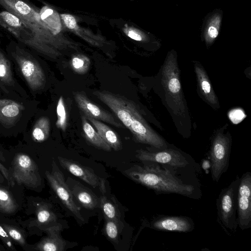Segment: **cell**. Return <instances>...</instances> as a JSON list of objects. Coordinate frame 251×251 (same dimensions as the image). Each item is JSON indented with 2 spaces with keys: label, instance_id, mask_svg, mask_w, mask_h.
Segmentation results:
<instances>
[{
  "label": "cell",
  "instance_id": "obj_35",
  "mask_svg": "<svg viewBox=\"0 0 251 251\" xmlns=\"http://www.w3.org/2000/svg\"><path fill=\"white\" fill-rule=\"evenodd\" d=\"M128 37L136 41H141L144 40L145 38L142 35L134 30H129L127 33Z\"/></svg>",
  "mask_w": 251,
  "mask_h": 251
},
{
  "label": "cell",
  "instance_id": "obj_20",
  "mask_svg": "<svg viewBox=\"0 0 251 251\" xmlns=\"http://www.w3.org/2000/svg\"><path fill=\"white\" fill-rule=\"evenodd\" d=\"M94 126L103 140L114 151L122 150V144L118 135L109 126L101 121L90 117H86Z\"/></svg>",
  "mask_w": 251,
  "mask_h": 251
},
{
  "label": "cell",
  "instance_id": "obj_30",
  "mask_svg": "<svg viewBox=\"0 0 251 251\" xmlns=\"http://www.w3.org/2000/svg\"><path fill=\"white\" fill-rule=\"evenodd\" d=\"M116 221L105 219L104 227L105 234L111 241L117 243L120 230V223Z\"/></svg>",
  "mask_w": 251,
  "mask_h": 251
},
{
  "label": "cell",
  "instance_id": "obj_27",
  "mask_svg": "<svg viewBox=\"0 0 251 251\" xmlns=\"http://www.w3.org/2000/svg\"><path fill=\"white\" fill-rule=\"evenodd\" d=\"M70 64L74 72L77 74L83 75L88 71L91 62L86 56L77 55L72 57Z\"/></svg>",
  "mask_w": 251,
  "mask_h": 251
},
{
  "label": "cell",
  "instance_id": "obj_18",
  "mask_svg": "<svg viewBox=\"0 0 251 251\" xmlns=\"http://www.w3.org/2000/svg\"><path fill=\"white\" fill-rule=\"evenodd\" d=\"M61 226L58 224L46 227L45 229L48 235L43 238L34 247L33 250L40 251H64L66 242L60 237L59 232Z\"/></svg>",
  "mask_w": 251,
  "mask_h": 251
},
{
  "label": "cell",
  "instance_id": "obj_25",
  "mask_svg": "<svg viewBox=\"0 0 251 251\" xmlns=\"http://www.w3.org/2000/svg\"><path fill=\"white\" fill-rule=\"evenodd\" d=\"M37 219L41 225H50V226L58 224L55 214L45 204L40 205L37 211Z\"/></svg>",
  "mask_w": 251,
  "mask_h": 251
},
{
  "label": "cell",
  "instance_id": "obj_10",
  "mask_svg": "<svg viewBox=\"0 0 251 251\" xmlns=\"http://www.w3.org/2000/svg\"><path fill=\"white\" fill-rule=\"evenodd\" d=\"M0 25L10 32L22 43L41 51L39 45L31 31L15 15L7 10L0 12Z\"/></svg>",
  "mask_w": 251,
  "mask_h": 251
},
{
  "label": "cell",
  "instance_id": "obj_34",
  "mask_svg": "<svg viewBox=\"0 0 251 251\" xmlns=\"http://www.w3.org/2000/svg\"><path fill=\"white\" fill-rule=\"evenodd\" d=\"M0 171L4 177L8 181L9 185L12 187L14 186V185H15V182L13 178L12 177L11 175H10L8 169H7L5 167V166L0 163Z\"/></svg>",
  "mask_w": 251,
  "mask_h": 251
},
{
  "label": "cell",
  "instance_id": "obj_17",
  "mask_svg": "<svg viewBox=\"0 0 251 251\" xmlns=\"http://www.w3.org/2000/svg\"><path fill=\"white\" fill-rule=\"evenodd\" d=\"M74 198L84 208L92 210L99 203L98 198L90 189L78 181L68 177L66 180Z\"/></svg>",
  "mask_w": 251,
  "mask_h": 251
},
{
  "label": "cell",
  "instance_id": "obj_13",
  "mask_svg": "<svg viewBox=\"0 0 251 251\" xmlns=\"http://www.w3.org/2000/svg\"><path fill=\"white\" fill-rule=\"evenodd\" d=\"M74 98L79 109L85 117H90L106 122L118 128L123 126L109 112L92 102L87 96L80 92L74 93Z\"/></svg>",
  "mask_w": 251,
  "mask_h": 251
},
{
  "label": "cell",
  "instance_id": "obj_14",
  "mask_svg": "<svg viewBox=\"0 0 251 251\" xmlns=\"http://www.w3.org/2000/svg\"><path fill=\"white\" fill-rule=\"evenodd\" d=\"M58 160L61 166L71 174L93 187H99L103 193L105 192L104 180L95 174L91 168L77 161L60 156L58 157Z\"/></svg>",
  "mask_w": 251,
  "mask_h": 251
},
{
  "label": "cell",
  "instance_id": "obj_28",
  "mask_svg": "<svg viewBox=\"0 0 251 251\" xmlns=\"http://www.w3.org/2000/svg\"><path fill=\"white\" fill-rule=\"evenodd\" d=\"M0 80L7 85H12L14 82L10 62L0 51Z\"/></svg>",
  "mask_w": 251,
  "mask_h": 251
},
{
  "label": "cell",
  "instance_id": "obj_16",
  "mask_svg": "<svg viewBox=\"0 0 251 251\" xmlns=\"http://www.w3.org/2000/svg\"><path fill=\"white\" fill-rule=\"evenodd\" d=\"M223 12L216 9L208 13L203 19L201 36L207 47L211 46L217 38L222 24Z\"/></svg>",
  "mask_w": 251,
  "mask_h": 251
},
{
  "label": "cell",
  "instance_id": "obj_21",
  "mask_svg": "<svg viewBox=\"0 0 251 251\" xmlns=\"http://www.w3.org/2000/svg\"><path fill=\"white\" fill-rule=\"evenodd\" d=\"M195 70L200 91L207 102L214 106H219L217 96L213 89L208 75L203 68L195 64Z\"/></svg>",
  "mask_w": 251,
  "mask_h": 251
},
{
  "label": "cell",
  "instance_id": "obj_4",
  "mask_svg": "<svg viewBox=\"0 0 251 251\" xmlns=\"http://www.w3.org/2000/svg\"><path fill=\"white\" fill-rule=\"evenodd\" d=\"M93 94L112 110L126 128L129 129L133 117L140 113L134 103L124 96L105 90L96 91Z\"/></svg>",
  "mask_w": 251,
  "mask_h": 251
},
{
  "label": "cell",
  "instance_id": "obj_15",
  "mask_svg": "<svg viewBox=\"0 0 251 251\" xmlns=\"http://www.w3.org/2000/svg\"><path fill=\"white\" fill-rule=\"evenodd\" d=\"M151 226L154 229L164 231L188 232L194 228L193 220L184 216H159L152 220Z\"/></svg>",
  "mask_w": 251,
  "mask_h": 251
},
{
  "label": "cell",
  "instance_id": "obj_38",
  "mask_svg": "<svg viewBox=\"0 0 251 251\" xmlns=\"http://www.w3.org/2000/svg\"><path fill=\"white\" fill-rule=\"evenodd\" d=\"M0 250H1L0 249Z\"/></svg>",
  "mask_w": 251,
  "mask_h": 251
},
{
  "label": "cell",
  "instance_id": "obj_32",
  "mask_svg": "<svg viewBox=\"0 0 251 251\" xmlns=\"http://www.w3.org/2000/svg\"><path fill=\"white\" fill-rule=\"evenodd\" d=\"M0 238L5 245L11 250H15L12 243V239L8 234L5 230L0 226Z\"/></svg>",
  "mask_w": 251,
  "mask_h": 251
},
{
  "label": "cell",
  "instance_id": "obj_8",
  "mask_svg": "<svg viewBox=\"0 0 251 251\" xmlns=\"http://www.w3.org/2000/svg\"><path fill=\"white\" fill-rule=\"evenodd\" d=\"M237 222L242 230L251 226V173L240 177L237 192Z\"/></svg>",
  "mask_w": 251,
  "mask_h": 251
},
{
  "label": "cell",
  "instance_id": "obj_26",
  "mask_svg": "<svg viewBox=\"0 0 251 251\" xmlns=\"http://www.w3.org/2000/svg\"><path fill=\"white\" fill-rule=\"evenodd\" d=\"M100 202L105 219L121 222L120 216L117 208L105 196H102L100 198Z\"/></svg>",
  "mask_w": 251,
  "mask_h": 251
},
{
  "label": "cell",
  "instance_id": "obj_37",
  "mask_svg": "<svg viewBox=\"0 0 251 251\" xmlns=\"http://www.w3.org/2000/svg\"><path fill=\"white\" fill-rule=\"evenodd\" d=\"M4 181L3 177L0 174V183L3 182Z\"/></svg>",
  "mask_w": 251,
  "mask_h": 251
},
{
  "label": "cell",
  "instance_id": "obj_36",
  "mask_svg": "<svg viewBox=\"0 0 251 251\" xmlns=\"http://www.w3.org/2000/svg\"><path fill=\"white\" fill-rule=\"evenodd\" d=\"M53 12V11L51 9L49 8L46 9L42 14H41V18L42 20H44L48 16L52 14Z\"/></svg>",
  "mask_w": 251,
  "mask_h": 251
},
{
  "label": "cell",
  "instance_id": "obj_29",
  "mask_svg": "<svg viewBox=\"0 0 251 251\" xmlns=\"http://www.w3.org/2000/svg\"><path fill=\"white\" fill-rule=\"evenodd\" d=\"M57 121L56 126L57 128L65 131L66 129L68 118L64 98L60 96L56 106Z\"/></svg>",
  "mask_w": 251,
  "mask_h": 251
},
{
  "label": "cell",
  "instance_id": "obj_1",
  "mask_svg": "<svg viewBox=\"0 0 251 251\" xmlns=\"http://www.w3.org/2000/svg\"><path fill=\"white\" fill-rule=\"evenodd\" d=\"M124 174L133 181L153 190L157 194L175 193L189 197L194 187L187 184L167 169L157 165H134L125 170Z\"/></svg>",
  "mask_w": 251,
  "mask_h": 251
},
{
  "label": "cell",
  "instance_id": "obj_9",
  "mask_svg": "<svg viewBox=\"0 0 251 251\" xmlns=\"http://www.w3.org/2000/svg\"><path fill=\"white\" fill-rule=\"evenodd\" d=\"M128 130L136 142L147 144L158 149L167 147L165 140L148 125L140 113L133 117Z\"/></svg>",
  "mask_w": 251,
  "mask_h": 251
},
{
  "label": "cell",
  "instance_id": "obj_2",
  "mask_svg": "<svg viewBox=\"0 0 251 251\" xmlns=\"http://www.w3.org/2000/svg\"><path fill=\"white\" fill-rule=\"evenodd\" d=\"M162 82L170 106L175 113L184 116L185 106L179 78V71L177 62V55L174 50L166 56L162 70Z\"/></svg>",
  "mask_w": 251,
  "mask_h": 251
},
{
  "label": "cell",
  "instance_id": "obj_11",
  "mask_svg": "<svg viewBox=\"0 0 251 251\" xmlns=\"http://www.w3.org/2000/svg\"><path fill=\"white\" fill-rule=\"evenodd\" d=\"M15 57L20 71L29 87L33 90L41 88L45 84L46 77L39 63L26 55L17 54Z\"/></svg>",
  "mask_w": 251,
  "mask_h": 251
},
{
  "label": "cell",
  "instance_id": "obj_19",
  "mask_svg": "<svg viewBox=\"0 0 251 251\" xmlns=\"http://www.w3.org/2000/svg\"><path fill=\"white\" fill-rule=\"evenodd\" d=\"M24 109L22 104L14 100L0 99V122L8 126L14 124Z\"/></svg>",
  "mask_w": 251,
  "mask_h": 251
},
{
  "label": "cell",
  "instance_id": "obj_33",
  "mask_svg": "<svg viewBox=\"0 0 251 251\" xmlns=\"http://www.w3.org/2000/svg\"><path fill=\"white\" fill-rule=\"evenodd\" d=\"M61 17L68 28L73 29L76 26V23L73 16L69 14H61Z\"/></svg>",
  "mask_w": 251,
  "mask_h": 251
},
{
  "label": "cell",
  "instance_id": "obj_31",
  "mask_svg": "<svg viewBox=\"0 0 251 251\" xmlns=\"http://www.w3.org/2000/svg\"><path fill=\"white\" fill-rule=\"evenodd\" d=\"M3 228L12 239L21 246L25 245V242L24 236L18 228L13 226L6 224L4 225Z\"/></svg>",
  "mask_w": 251,
  "mask_h": 251
},
{
  "label": "cell",
  "instance_id": "obj_22",
  "mask_svg": "<svg viewBox=\"0 0 251 251\" xmlns=\"http://www.w3.org/2000/svg\"><path fill=\"white\" fill-rule=\"evenodd\" d=\"M82 126L85 138L94 146L110 151V147L103 140L96 129L90 124L84 115L81 117Z\"/></svg>",
  "mask_w": 251,
  "mask_h": 251
},
{
  "label": "cell",
  "instance_id": "obj_3",
  "mask_svg": "<svg viewBox=\"0 0 251 251\" xmlns=\"http://www.w3.org/2000/svg\"><path fill=\"white\" fill-rule=\"evenodd\" d=\"M240 177L235 180L226 188L223 189L216 200L218 218L223 226L235 232L238 226L237 192Z\"/></svg>",
  "mask_w": 251,
  "mask_h": 251
},
{
  "label": "cell",
  "instance_id": "obj_24",
  "mask_svg": "<svg viewBox=\"0 0 251 251\" xmlns=\"http://www.w3.org/2000/svg\"><path fill=\"white\" fill-rule=\"evenodd\" d=\"M15 201L10 193L6 189L0 187V211L12 213L17 209Z\"/></svg>",
  "mask_w": 251,
  "mask_h": 251
},
{
  "label": "cell",
  "instance_id": "obj_6",
  "mask_svg": "<svg viewBox=\"0 0 251 251\" xmlns=\"http://www.w3.org/2000/svg\"><path fill=\"white\" fill-rule=\"evenodd\" d=\"M230 147V138L223 133H218L212 141L210 151L211 173L212 179L215 182H218L227 170Z\"/></svg>",
  "mask_w": 251,
  "mask_h": 251
},
{
  "label": "cell",
  "instance_id": "obj_5",
  "mask_svg": "<svg viewBox=\"0 0 251 251\" xmlns=\"http://www.w3.org/2000/svg\"><path fill=\"white\" fill-rule=\"evenodd\" d=\"M11 176L19 185L36 188L41 184V177L36 163L28 155L19 153L12 164Z\"/></svg>",
  "mask_w": 251,
  "mask_h": 251
},
{
  "label": "cell",
  "instance_id": "obj_23",
  "mask_svg": "<svg viewBox=\"0 0 251 251\" xmlns=\"http://www.w3.org/2000/svg\"><path fill=\"white\" fill-rule=\"evenodd\" d=\"M50 131V120L46 117H42L37 121L33 126L32 137L36 142H42L48 138Z\"/></svg>",
  "mask_w": 251,
  "mask_h": 251
},
{
  "label": "cell",
  "instance_id": "obj_12",
  "mask_svg": "<svg viewBox=\"0 0 251 251\" xmlns=\"http://www.w3.org/2000/svg\"><path fill=\"white\" fill-rule=\"evenodd\" d=\"M135 156L142 161L158 163L177 168H183L189 164L180 152L172 149L154 152L141 149L136 151Z\"/></svg>",
  "mask_w": 251,
  "mask_h": 251
},
{
  "label": "cell",
  "instance_id": "obj_7",
  "mask_svg": "<svg viewBox=\"0 0 251 251\" xmlns=\"http://www.w3.org/2000/svg\"><path fill=\"white\" fill-rule=\"evenodd\" d=\"M51 166V172H45L50 185L66 207L76 218L84 221L80 212V208L75 202L74 198L65 180L64 176L54 160L52 162Z\"/></svg>",
  "mask_w": 251,
  "mask_h": 251
}]
</instances>
